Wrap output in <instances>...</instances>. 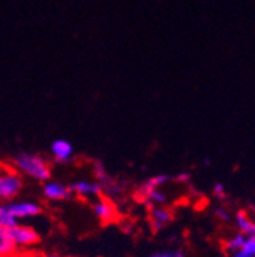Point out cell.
<instances>
[{
    "label": "cell",
    "instance_id": "21",
    "mask_svg": "<svg viewBox=\"0 0 255 257\" xmlns=\"http://www.w3.org/2000/svg\"><path fill=\"white\" fill-rule=\"evenodd\" d=\"M174 179H176L177 182H180V184H188V182L191 181V173H188V172H182V173H179Z\"/></svg>",
    "mask_w": 255,
    "mask_h": 257
},
{
    "label": "cell",
    "instance_id": "1",
    "mask_svg": "<svg viewBox=\"0 0 255 257\" xmlns=\"http://www.w3.org/2000/svg\"><path fill=\"white\" fill-rule=\"evenodd\" d=\"M13 167L29 178H33L39 182H48L51 178V166L46 161V158L37 155V153H28L22 152L16 155L13 159Z\"/></svg>",
    "mask_w": 255,
    "mask_h": 257
},
{
    "label": "cell",
    "instance_id": "9",
    "mask_svg": "<svg viewBox=\"0 0 255 257\" xmlns=\"http://www.w3.org/2000/svg\"><path fill=\"white\" fill-rule=\"evenodd\" d=\"M74 195L71 187L61 184V182H52L48 181L43 184V196L49 201H68Z\"/></svg>",
    "mask_w": 255,
    "mask_h": 257
},
{
    "label": "cell",
    "instance_id": "12",
    "mask_svg": "<svg viewBox=\"0 0 255 257\" xmlns=\"http://www.w3.org/2000/svg\"><path fill=\"white\" fill-rule=\"evenodd\" d=\"M246 237H247V236L243 234L241 231L235 233L234 236H231L229 239L225 240V245H223V246H225V251H226V252H231V254L240 251V249L243 248V245H244Z\"/></svg>",
    "mask_w": 255,
    "mask_h": 257
},
{
    "label": "cell",
    "instance_id": "15",
    "mask_svg": "<svg viewBox=\"0 0 255 257\" xmlns=\"http://www.w3.org/2000/svg\"><path fill=\"white\" fill-rule=\"evenodd\" d=\"M93 175H95V179H97V182H100L103 187H107L109 184L113 182L112 176L107 173L106 167L103 166V163H100V161H97V163L93 164Z\"/></svg>",
    "mask_w": 255,
    "mask_h": 257
},
{
    "label": "cell",
    "instance_id": "6",
    "mask_svg": "<svg viewBox=\"0 0 255 257\" xmlns=\"http://www.w3.org/2000/svg\"><path fill=\"white\" fill-rule=\"evenodd\" d=\"M92 210H93L95 216H97L100 219V222L104 225H109L118 219V210H116L115 204L112 202V199H109V198H104V196L98 198L92 204Z\"/></svg>",
    "mask_w": 255,
    "mask_h": 257
},
{
    "label": "cell",
    "instance_id": "22",
    "mask_svg": "<svg viewBox=\"0 0 255 257\" xmlns=\"http://www.w3.org/2000/svg\"><path fill=\"white\" fill-rule=\"evenodd\" d=\"M231 257H250V255H249V254H246L244 251H241V249H240V251L234 252V254H232Z\"/></svg>",
    "mask_w": 255,
    "mask_h": 257
},
{
    "label": "cell",
    "instance_id": "7",
    "mask_svg": "<svg viewBox=\"0 0 255 257\" xmlns=\"http://www.w3.org/2000/svg\"><path fill=\"white\" fill-rule=\"evenodd\" d=\"M74 195L80 198H101L104 193V187L100 182L95 181H87V179H80L75 181L74 184L69 185Z\"/></svg>",
    "mask_w": 255,
    "mask_h": 257
},
{
    "label": "cell",
    "instance_id": "5",
    "mask_svg": "<svg viewBox=\"0 0 255 257\" xmlns=\"http://www.w3.org/2000/svg\"><path fill=\"white\" fill-rule=\"evenodd\" d=\"M170 181V176L168 175H154L151 178H148L147 181H144L135 191V198L139 201V202H144L147 204L151 193L159 190L162 185H165L167 182Z\"/></svg>",
    "mask_w": 255,
    "mask_h": 257
},
{
    "label": "cell",
    "instance_id": "10",
    "mask_svg": "<svg viewBox=\"0 0 255 257\" xmlns=\"http://www.w3.org/2000/svg\"><path fill=\"white\" fill-rule=\"evenodd\" d=\"M51 153L57 163L66 164L74 156V146L66 140H55L51 144Z\"/></svg>",
    "mask_w": 255,
    "mask_h": 257
},
{
    "label": "cell",
    "instance_id": "17",
    "mask_svg": "<svg viewBox=\"0 0 255 257\" xmlns=\"http://www.w3.org/2000/svg\"><path fill=\"white\" fill-rule=\"evenodd\" d=\"M148 257H185V254H183L182 249L173 248V249H165V251H156V252H151Z\"/></svg>",
    "mask_w": 255,
    "mask_h": 257
},
{
    "label": "cell",
    "instance_id": "16",
    "mask_svg": "<svg viewBox=\"0 0 255 257\" xmlns=\"http://www.w3.org/2000/svg\"><path fill=\"white\" fill-rule=\"evenodd\" d=\"M167 202V195L162 191V190H156L151 193V196L148 199V205H165Z\"/></svg>",
    "mask_w": 255,
    "mask_h": 257
},
{
    "label": "cell",
    "instance_id": "20",
    "mask_svg": "<svg viewBox=\"0 0 255 257\" xmlns=\"http://www.w3.org/2000/svg\"><path fill=\"white\" fill-rule=\"evenodd\" d=\"M214 214H215L217 219H220V220H223V222H229V220H231V213H229V210H226L225 207H217L215 211H214Z\"/></svg>",
    "mask_w": 255,
    "mask_h": 257
},
{
    "label": "cell",
    "instance_id": "24",
    "mask_svg": "<svg viewBox=\"0 0 255 257\" xmlns=\"http://www.w3.org/2000/svg\"><path fill=\"white\" fill-rule=\"evenodd\" d=\"M250 236H255V225H253V228H252V233H250Z\"/></svg>",
    "mask_w": 255,
    "mask_h": 257
},
{
    "label": "cell",
    "instance_id": "3",
    "mask_svg": "<svg viewBox=\"0 0 255 257\" xmlns=\"http://www.w3.org/2000/svg\"><path fill=\"white\" fill-rule=\"evenodd\" d=\"M11 236L17 245V248H26V246H34L40 242V234L36 228L28 227V225H16V227L10 228Z\"/></svg>",
    "mask_w": 255,
    "mask_h": 257
},
{
    "label": "cell",
    "instance_id": "25",
    "mask_svg": "<svg viewBox=\"0 0 255 257\" xmlns=\"http://www.w3.org/2000/svg\"><path fill=\"white\" fill-rule=\"evenodd\" d=\"M46 257H60V255H57V254H51V255H46Z\"/></svg>",
    "mask_w": 255,
    "mask_h": 257
},
{
    "label": "cell",
    "instance_id": "23",
    "mask_svg": "<svg viewBox=\"0 0 255 257\" xmlns=\"http://www.w3.org/2000/svg\"><path fill=\"white\" fill-rule=\"evenodd\" d=\"M203 164H206V166H209V164H211V161H209V159L206 158V159L203 161Z\"/></svg>",
    "mask_w": 255,
    "mask_h": 257
},
{
    "label": "cell",
    "instance_id": "19",
    "mask_svg": "<svg viewBox=\"0 0 255 257\" xmlns=\"http://www.w3.org/2000/svg\"><path fill=\"white\" fill-rule=\"evenodd\" d=\"M241 251H244V252L249 254L250 257H255V236H247V237H246Z\"/></svg>",
    "mask_w": 255,
    "mask_h": 257
},
{
    "label": "cell",
    "instance_id": "4",
    "mask_svg": "<svg viewBox=\"0 0 255 257\" xmlns=\"http://www.w3.org/2000/svg\"><path fill=\"white\" fill-rule=\"evenodd\" d=\"M173 220V211L164 205H148V222L153 233H159Z\"/></svg>",
    "mask_w": 255,
    "mask_h": 257
},
{
    "label": "cell",
    "instance_id": "2",
    "mask_svg": "<svg viewBox=\"0 0 255 257\" xmlns=\"http://www.w3.org/2000/svg\"><path fill=\"white\" fill-rule=\"evenodd\" d=\"M23 188V181L20 173L11 167L7 169L5 166L2 167V175H0V199L4 202H13L14 198Z\"/></svg>",
    "mask_w": 255,
    "mask_h": 257
},
{
    "label": "cell",
    "instance_id": "8",
    "mask_svg": "<svg viewBox=\"0 0 255 257\" xmlns=\"http://www.w3.org/2000/svg\"><path fill=\"white\" fill-rule=\"evenodd\" d=\"M10 211L14 214V217L26 219V217H34L42 213V205L33 201H17V202H8L7 204Z\"/></svg>",
    "mask_w": 255,
    "mask_h": 257
},
{
    "label": "cell",
    "instance_id": "11",
    "mask_svg": "<svg viewBox=\"0 0 255 257\" xmlns=\"http://www.w3.org/2000/svg\"><path fill=\"white\" fill-rule=\"evenodd\" d=\"M17 251V245L11 236L10 228H0V254L2 257H11Z\"/></svg>",
    "mask_w": 255,
    "mask_h": 257
},
{
    "label": "cell",
    "instance_id": "14",
    "mask_svg": "<svg viewBox=\"0 0 255 257\" xmlns=\"http://www.w3.org/2000/svg\"><path fill=\"white\" fill-rule=\"evenodd\" d=\"M16 225H19V220L10 211L8 205L2 204V207H0V228H13Z\"/></svg>",
    "mask_w": 255,
    "mask_h": 257
},
{
    "label": "cell",
    "instance_id": "18",
    "mask_svg": "<svg viewBox=\"0 0 255 257\" xmlns=\"http://www.w3.org/2000/svg\"><path fill=\"white\" fill-rule=\"evenodd\" d=\"M212 195H214L218 201H226V198H228L226 188H225V185H223L221 182L214 184V187H212Z\"/></svg>",
    "mask_w": 255,
    "mask_h": 257
},
{
    "label": "cell",
    "instance_id": "13",
    "mask_svg": "<svg viewBox=\"0 0 255 257\" xmlns=\"http://www.w3.org/2000/svg\"><path fill=\"white\" fill-rule=\"evenodd\" d=\"M235 222H237L238 231H241V233L246 234V236H250L255 222H253L244 211H238V213L235 214Z\"/></svg>",
    "mask_w": 255,
    "mask_h": 257
}]
</instances>
